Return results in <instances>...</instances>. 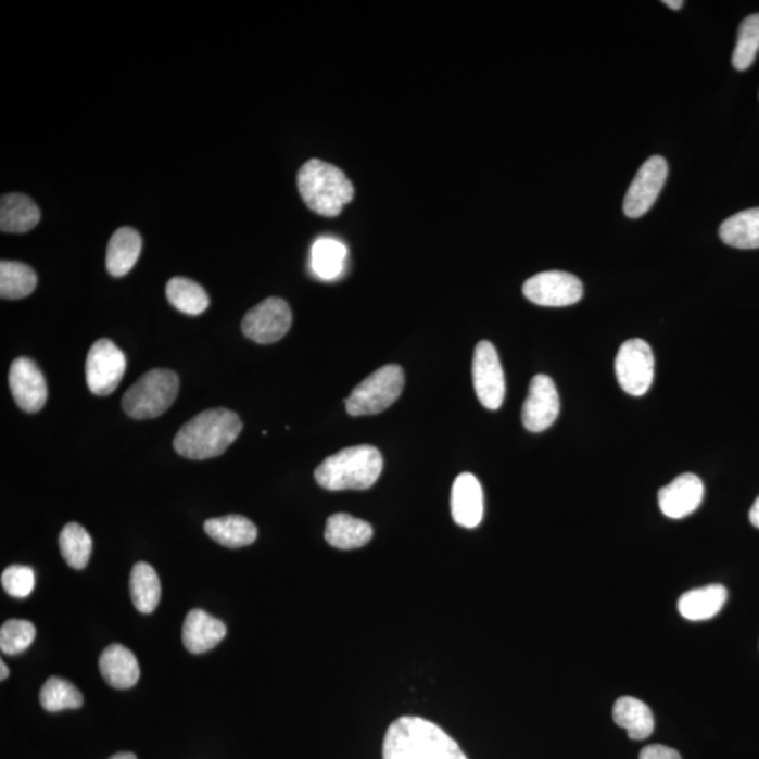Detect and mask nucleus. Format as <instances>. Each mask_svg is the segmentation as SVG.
Returning a JSON list of instances; mask_svg holds the SVG:
<instances>
[{"mask_svg": "<svg viewBox=\"0 0 759 759\" xmlns=\"http://www.w3.org/2000/svg\"><path fill=\"white\" fill-rule=\"evenodd\" d=\"M558 414L560 397L555 381L546 375L534 376L522 408L524 428L533 433L546 431L556 422Z\"/></svg>", "mask_w": 759, "mask_h": 759, "instance_id": "13", "label": "nucleus"}, {"mask_svg": "<svg viewBox=\"0 0 759 759\" xmlns=\"http://www.w3.org/2000/svg\"><path fill=\"white\" fill-rule=\"evenodd\" d=\"M663 4H666V7H668L670 9H674V11H680V9H682V7H684V2H682V0H675V2H674V0H666V2H663Z\"/></svg>", "mask_w": 759, "mask_h": 759, "instance_id": "37", "label": "nucleus"}, {"mask_svg": "<svg viewBox=\"0 0 759 759\" xmlns=\"http://www.w3.org/2000/svg\"><path fill=\"white\" fill-rule=\"evenodd\" d=\"M204 531L214 542L228 548L250 546L257 537L255 524L241 515H227V517L205 520Z\"/></svg>", "mask_w": 759, "mask_h": 759, "instance_id": "22", "label": "nucleus"}, {"mask_svg": "<svg viewBox=\"0 0 759 759\" xmlns=\"http://www.w3.org/2000/svg\"><path fill=\"white\" fill-rule=\"evenodd\" d=\"M347 248L345 243L332 237H321L312 248L313 274L322 280H336L345 270Z\"/></svg>", "mask_w": 759, "mask_h": 759, "instance_id": "25", "label": "nucleus"}, {"mask_svg": "<svg viewBox=\"0 0 759 759\" xmlns=\"http://www.w3.org/2000/svg\"><path fill=\"white\" fill-rule=\"evenodd\" d=\"M379 448L359 445L326 458L314 472L315 480L329 491L367 490L376 484L383 471Z\"/></svg>", "mask_w": 759, "mask_h": 759, "instance_id": "3", "label": "nucleus"}, {"mask_svg": "<svg viewBox=\"0 0 759 759\" xmlns=\"http://www.w3.org/2000/svg\"><path fill=\"white\" fill-rule=\"evenodd\" d=\"M161 581L154 568L147 562H137L130 575V595L138 612H154L161 600Z\"/></svg>", "mask_w": 759, "mask_h": 759, "instance_id": "27", "label": "nucleus"}, {"mask_svg": "<svg viewBox=\"0 0 759 759\" xmlns=\"http://www.w3.org/2000/svg\"><path fill=\"white\" fill-rule=\"evenodd\" d=\"M0 670H2V674H0V680H7V678L9 676V668L7 667V663H4V661H0Z\"/></svg>", "mask_w": 759, "mask_h": 759, "instance_id": "39", "label": "nucleus"}, {"mask_svg": "<svg viewBox=\"0 0 759 759\" xmlns=\"http://www.w3.org/2000/svg\"><path fill=\"white\" fill-rule=\"evenodd\" d=\"M2 586L13 598H27L36 586L35 571L26 566H11L2 572Z\"/></svg>", "mask_w": 759, "mask_h": 759, "instance_id": "34", "label": "nucleus"}, {"mask_svg": "<svg viewBox=\"0 0 759 759\" xmlns=\"http://www.w3.org/2000/svg\"><path fill=\"white\" fill-rule=\"evenodd\" d=\"M35 638V624L22 619L8 620L0 629V650L8 656H16L26 652Z\"/></svg>", "mask_w": 759, "mask_h": 759, "instance_id": "33", "label": "nucleus"}, {"mask_svg": "<svg viewBox=\"0 0 759 759\" xmlns=\"http://www.w3.org/2000/svg\"><path fill=\"white\" fill-rule=\"evenodd\" d=\"M615 369L620 387L633 397H642L650 389L654 379L650 345L643 339L624 342L616 356Z\"/></svg>", "mask_w": 759, "mask_h": 759, "instance_id": "7", "label": "nucleus"}, {"mask_svg": "<svg viewBox=\"0 0 759 759\" xmlns=\"http://www.w3.org/2000/svg\"><path fill=\"white\" fill-rule=\"evenodd\" d=\"M166 298L180 313L200 315L208 308L210 299L205 290L195 281L174 278L166 284Z\"/></svg>", "mask_w": 759, "mask_h": 759, "instance_id": "29", "label": "nucleus"}, {"mask_svg": "<svg viewBox=\"0 0 759 759\" xmlns=\"http://www.w3.org/2000/svg\"><path fill=\"white\" fill-rule=\"evenodd\" d=\"M523 294L529 302L542 307H568L580 302L584 286L567 271H543L524 281Z\"/></svg>", "mask_w": 759, "mask_h": 759, "instance_id": "9", "label": "nucleus"}, {"mask_svg": "<svg viewBox=\"0 0 759 759\" xmlns=\"http://www.w3.org/2000/svg\"><path fill=\"white\" fill-rule=\"evenodd\" d=\"M719 236L725 245L737 250H758L759 248V207L744 210L724 219Z\"/></svg>", "mask_w": 759, "mask_h": 759, "instance_id": "26", "label": "nucleus"}, {"mask_svg": "<svg viewBox=\"0 0 759 759\" xmlns=\"http://www.w3.org/2000/svg\"><path fill=\"white\" fill-rule=\"evenodd\" d=\"M103 680L116 690H128L140 680V666L131 650L122 644H112L99 658Z\"/></svg>", "mask_w": 759, "mask_h": 759, "instance_id": "18", "label": "nucleus"}, {"mask_svg": "<svg viewBox=\"0 0 759 759\" xmlns=\"http://www.w3.org/2000/svg\"><path fill=\"white\" fill-rule=\"evenodd\" d=\"M9 387L16 404L26 413H38L49 399L45 376L37 363L28 357H17L12 363Z\"/></svg>", "mask_w": 759, "mask_h": 759, "instance_id": "14", "label": "nucleus"}, {"mask_svg": "<svg viewBox=\"0 0 759 759\" xmlns=\"http://www.w3.org/2000/svg\"><path fill=\"white\" fill-rule=\"evenodd\" d=\"M668 176L666 157L652 156L638 169L624 198L623 212L629 218H640L653 207Z\"/></svg>", "mask_w": 759, "mask_h": 759, "instance_id": "12", "label": "nucleus"}, {"mask_svg": "<svg viewBox=\"0 0 759 759\" xmlns=\"http://www.w3.org/2000/svg\"><path fill=\"white\" fill-rule=\"evenodd\" d=\"M299 192L309 210L322 217H337L351 203L355 189L337 166L321 160L305 162L298 175Z\"/></svg>", "mask_w": 759, "mask_h": 759, "instance_id": "4", "label": "nucleus"}, {"mask_svg": "<svg viewBox=\"0 0 759 759\" xmlns=\"http://www.w3.org/2000/svg\"><path fill=\"white\" fill-rule=\"evenodd\" d=\"M472 383L477 399L486 409L496 410L505 399V376L493 343L481 341L472 357Z\"/></svg>", "mask_w": 759, "mask_h": 759, "instance_id": "11", "label": "nucleus"}, {"mask_svg": "<svg viewBox=\"0 0 759 759\" xmlns=\"http://www.w3.org/2000/svg\"><path fill=\"white\" fill-rule=\"evenodd\" d=\"M227 634V627L202 609L190 610L184 623V644L186 650L192 654H203L212 650Z\"/></svg>", "mask_w": 759, "mask_h": 759, "instance_id": "17", "label": "nucleus"}, {"mask_svg": "<svg viewBox=\"0 0 759 759\" xmlns=\"http://www.w3.org/2000/svg\"><path fill=\"white\" fill-rule=\"evenodd\" d=\"M638 759H682L680 754L670 747L660 746V744H654V746H648L640 752Z\"/></svg>", "mask_w": 759, "mask_h": 759, "instance_id": "35", "label": "nucleus"}, {"mask_svg": "<svg viewBox=\"0 0 759 759\" xmlns=\"http://www.w3.org/2000/svg\"><path fill=\"white\" fill-rule=\"evenodd\" d=\"M142 251L140 233L130 227L118 228L110 238L106 267L114 278H123L136 266Z\"/></svg>", "mask_w": 759, "mask_h": 759, "instance_id": "21", "label": "nucleus"}, {"mask_svg": "<svg viewBox=\"0 0 759 759\" xmlns=\"http://www.w3.org/2000/svg\"><path fill=\"white\" fill-rule=\"evenodd\" d=\"M127 369V359L121 347L110 339L94 342L86 359V383L97 395H109L117 389Z\"/></svg>", "mask_w": 759, "mask_h": 759, "instance_id": "8", "label": "nucleus"}, {"mask_svg": "<svg viewBox=\"0 0 759 759\" xmlns=\"http://www.w3.org/2000/svg\"><path fill=\"white\" fill-rule=\"evenodd\" d=\"M705 486L698 476L685 472L658 493L661 513L671 519L690 517L704 501Z\"/></svg>", "mask_w": 759, "mask_h": 759, "instance_id": "15", "label": "nucleus"}, {"mask_svg": "<svg viewBox=\"0 0 759 759\" xmlns=\"http://www.w3.org/2000/svg\"><path fill=\"white\" fill-rule=\"evenodd\" d=\"M374 537V528L365 520L350 514H336L329 517L326 527V541L339 551L360 548Z\"/></svg>", "mask_w": 759, "mask_h": 759, "instance_id": "20", "label": "nucleus"}, {"mask_svg": "<svg viewBox=\"0 0 759 759\" xmlns=\"http://www.w3.org/2000/svg\"><path fill=\"white\" fill-rule=\"evenodd\" d=\"M759 51V13L744 18L739 25L737 45L733 54V66L737 71H747L756 61Z\"/></svg>", "mask_w": 759, "mask_h": 759, "instance_id": "32", "label": "nucleus"}, {"mask_svg": "<svg viewBox=\"0 0 759 759\" xmlns=\"http://www.w3.org/2000/svg\"><path fill=\"white\" fill-rule=\"evenodd\" d=\"M749 522L754 524L757 529H759V496L751 506V510H749Z\"/></svg>", "mask_w": 759, "mask_h": 759, "instance_id": "36", "label": "nucleus"}, {"mask_svg": "<svg viewBox=\"0 0 759 759\" xmlns=\"http://www.w3.org/2000/svg\"><path fill=\"white\" fill-rule=\"evenodd\" d=\"M243 425L233 410H203L186 422L175 437L174 447L190 460H207L222 456L240 437Z\"/></svg>", "mask_w": 759, "mask_h": 759, "instance_id": "2", "label": "nucleus"}, {"mask_svg": "<svg viewBox=\"0 0 759 759\" xmlns=\"http://www.w3.org/2000/svg\"><path fill=\"white\" fill-rule=\"evenodd\" d=\"M729 592L723 585L713 584L685 592L678 600L682 618L691 622H704L714 618L723 609Z\"/></svg>", "mask_w": 759, "mask_h": 759, "instance_id": "19", "label": "nucleus"}, {"mask_svg": "<svg viewBox=\"0 0 759 759\" xmlns=\"http://www.w3.org/2000/svg\"><path fill=\"white\" fill-rule=\"evenodd\" d=\"M40 704L51 713L65 709H79L84 705V695L71 682L51 676L41 687Z\"/></svg>", "mask_w": 759, "mask_h": 759, "instance_id": "31", "label": "nucleus"}, {"mask_svg": "<svg viewBox=\"0 0 759 759\" xmlns=\"http://www.w3.org/2000/svg\"><path fill=\"white\" fill-rule=\"evenodd\" d=\"M452 517L458 527H479L484 515V494L480 481L471 472H463L453 482L451 499Z\"/></svg>", "mask_w": 759, "mask_h": 759, "instance_id": "16", "label": "nucleus"}, {"mask_svg": "<svg viewBox=\"0 0 759 759\" xmlns=\"http://www.w3.org/2000/svg\"><path fill=\"white\" fill-rule=\"evenodd\" d=\"M37 288V275L22 262L2 261L0 264V295L2 299L21 300Z\"/></svg>", "mask_w": 759, "mask_h": 759, "instance_id": "28", "label": "nucleus"}, {"mask_svg": "<svg viewBox=\"0 0 759 759\" xmlns=\"http://www.w3.org/2000/svg\"><path fill=\"white\" fill-rule=\"evenodd\" d=\"M92 537L79 523H68L60 534L61 556L74 570H84L92 555Z\"/></svg>", "mask_w": 759, "mask_h": 759, "instance_id": "30", "label": "nucleus"}, {"mask_svg": "<svg viewBox=\"0 0 759 759\" xmlns=\"http://www.w3.org/2000/svg\"><path fill=\"white\" fill-rule=\"evenodd\" d=\"M41 212L28 195L4 194L0 202V229L3 232L23 233L30 231L40 222Z\"/></svg>", "mask_w": 759, "mask_h": 759, "instance_id": "23", "label": "nucleus"}, {"mask_svg": "<svg viewBox=\"0 0 759 759\" xmlns=\"http://www.w3.org/2000/svg\"><path fill=\"white\" fill-rule=\"evenodd\" d=\"M383 759H469L458 744L427 719L404 716L387 730Z\"/></svg>", "mask_w": 759, "mask_h": 759, "instance_id": "1", "label": "nucleus"}, {"mask_svg": "<svg viewBox=\"0 0 759 759\" xmlns=\"http://www.w3.org/2000/svg\"><path fill=\"white\" fill-rule=\"evenodd\" d=\"M615 723L627 730L628 735L636 742L650 737L654 732L652 709L644 701L632 696L616 700L613 708Z\"/></svg>", "mask_w": 759, "mask_h": 759, "instance_id": "24", "label": "nucleus"}, {"mask_svg": "<svg viewBox=\"0 0 759 759\" xmlns=\"http://www.w3.org/2000/svg\"><path fill=\"white\" fill-rule=\"evenodd\" d=\"M404 371L399 365H387L355 389L346 400V410L352 417H365L383 413L400 399L404 389Z\"/></svg>", "mask_w": 759, "mask_h": 759, "instance_id": "6", "label": "nucleus"}, {"mask_svg": "<svg viewBox=\"0 0 759 759\" xmlns=\"http://www.w3.org/2000/svg\"><path fill=\"white\" fill-rule=\"evenodd\" d=\"M109 759H137V757L132 752H118Z\"/></svg>", "mask_w": 759, "mask_h": 759, "instance_id": "38", "label": "nucleus"}, {"mask_svg": "<svg viewBox=\"0 0 759 759\" xmlns=\"http://www.w3.org/2000/svg\"><path fill=\"white\" fill-rule=\"evenodd\" d=\"M179 377L172 370L148 371L124 394L123 408L134 419L161 417L178 397Z\"/></svg>", "mask_w": 759, "mask_h": 759, "instance_id": "5", "label": "nucleus"}, {"mask_svg": "<svg viewBox=\"0 0 759 759\" xmlns=\"http://www.w3.org/2000/svg\"><path fill=\"white\" fill-rule=\"evenodd\" d=\"M293 315L283 299L269 298L246 313L242 319L243 336L251 341L269 345L289 332Z\"/></svg>", "mask_w": 759, "mask_h": 759, "instance_id": "10", "label": "nucleus"}]
</instances>
